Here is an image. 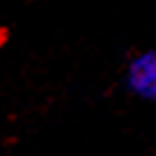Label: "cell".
Instances as JSON below:
<instances>
[{"label": "cell", "mask_w": 156, "mask_h": 156, "mask_svg": "<svg viewBox=\"0 0 156 156\" xmlns=\"http://www.w3.org/2000/svg\"><path fill=\"white\" fill-rule=\"evenodd\" d=\"M126 87L133 97L156 103V51H142L126 67Z\"/></svg>", "instance_id": "cell-1"}]
</instances>
